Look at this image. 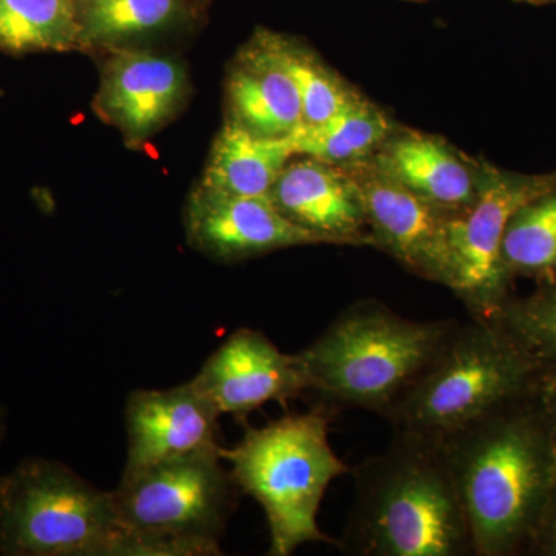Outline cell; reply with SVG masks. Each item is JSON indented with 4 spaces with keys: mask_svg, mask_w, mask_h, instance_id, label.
<instances>
[{
    "mask_svg": "<svg viewBox=\"0 0 556 556\" xmlns=\"http://www.w3.org/2000/svg\"><path fill=\"white\" fill-rule=\"evenodd\" d=\"M2 94H3V91H2V89H0V97H2Z\"/></svg>",
    "mask_w": 556,
    "mask_h": 556,
    "instance_id": "cell-29",
    "label": "cell"
},
{
    "mask_svg": "<svg viewBox=\"0 0 556 556\" xmlns=\"http://www.w3.org/2000/svg\"><path fill=\"white\" fill-rule=\"evenodd\" d=\"M393 130L386 113L358 94L328 119L300 124L288 141L295 156L343 166L375 155Z\"/></svg>",
    "mask_w": 556,
    "mask_h": 556,
    "instance_id": "cell-18",
    "label": "cell"
},
{
    "mask_svg": "<svg viewBox=\"0 0 556 556\" xmlns=\"http://www.w3.org/2000/svg\"><path fill=\"white\" fill-rule=\"evenodd\" d=\"M353 508L339 541L358 556H475L470 527L441 448L394 433L386 452L351 471Z\"/></svg>",
    "mask_w": 556,
    "mask_h": 556,
    "instance_id": "cell-2",
    "label": "cell"
},
{
    "mask_svg": "<svg viewBox=\"0 0 556 556\" xmlns=\"http://www.w3.org/2000/svg\"><path fill=\"white\" fill-rule=\"evenodd\" d=\"M3 433V413L2 409H0V438H2Z\"/></svg>",
    "mask_w": 556,
    "mask_h": 556,
    "instance_id": "cell-27",
    "label": "cell"
},
{
    "mask_svg": "<svg viewBox=\"0 0 556 556\" xmlns=\"http://www.w3.org/2000/svg\"><path fill=\"white\" fill-rule=\"evenodd\" d=\"M527 554L556 556V486Z\"/></svg>",
    "mask_w": 556,
    "mask_h": 556,
    "instance_id": "cell-25",
    "label": "cell"
},
{
    "mask_svg": "<svg viewBox=\"0 0 556 556\" xmlns=\"http://www.w3.org/2000/svg\"><path fill=\"white\" fill-rule=\"evenodd\" d=\"M223 450L124 470L112 492L119 556H214L241 490Z\"/></svg>",
    "mask_w": 556,
    "mask_h": 556,
    "instance_id": "cell-6",
    "label": "cell"
},
{
    "mask_svg": "<svg viewBox=\"0 0 556 556\" xmlns=\"http://www.w3.org/2000/svg\"><path fill=\"white\" fill-rule=\"evenodd\" d=\"M78 0H0V51H83Z\"/></svg>",
    "mask_w": 556,
    "mask_h": 556,
    "instance_id": "cell-21",
    "label": "cell"
},
{
    "mask_svg": "<svg viewBox=\"0 0 556 556\" xmlns=\"http://www.w3.org/2000/svg\"><path fill=\"white\" fill-rule=\"evenodd\" d=\"M334 413L320 402L263 427L247 426L239 444L223 450L241 493L265 511L270 556L292 555L308 543L339 547L317 522L328 486L353 471L329 444Z\"/></svg>",
    "mask_w": 556,
    "mask_h": 556,
    "instance_id": "cell-4",
    "label": "cell"
},
{
    "mask_svg": "<svg viewBox=\"0 0 556 556\" xmlns=\"http://www.w3.org/2000/svg\"><path fill=\"white\" fill-rule=\"evenodd\" d=\"M434 442L466 511L475 556L529 552L556 486V445L535 396Z\"/></svg>",
    "mask_w": 556,
    "mask_h": 556,
    "instance_id": "cell-1",
    "label": "cell"
},
{
    "mask_svg": "<svg viewBox=\"0 0 556 556\" xmlns=\"http://www.w3.org/2000/svg\"><path fill=\"white\" fill-rule=\"evenodd\" d=\"M533 396L556 445V367H544Z\"/></svg>",
    "mask_w": 556,
    "mask_h": 556,
    "instance_id": "cell-24",
    "label": "cell"
},
{
    "mask_svg": "<svg viewBox=\"0 0 556 556\" xmlns=\"http://www.w3.org/2000/svg\"><path fill=\"white\" fill-rule=\"evenodd\" d=\"M219 415L247 417L269 402L287 405L311 390L299 354H287L262 331L237 329L192 379Z\"/></svg>",
    "mask_w": 556,
    "mask_h": 556,
    "instance_id": "cell-10",
    "label": "cell"
},
{
    "mask_svg": "<svg viewBox=\"0 0 556 556\" xmlns=\"http://www.w3.org/2000/svg\"><path fill=\"white\" fill-rule=\"evenodd\" d=\"M342 167L353 178L364 204L372 247L386 251L409 273L450 288L452 215L419 199L380 169L371 156Z\"/></svg>",
    "mask_w": 556,
    "mask_h": 556,
    "instance_id": "cell-9",
    "label": "cell"
},
{
    "mask_svg": "<svg viewBox=\"0 0 556 556\" xmlns=\"http://www.w3.org/2000/svg\"><path fill=\"white\" fill-rule=\"evenodd\" d=\"M544 365L495 318L457 324L386 419L394 433L439 441L535 391Z\"/></svg>",
    "mask_w": 556,
    "mask_h": 556,
    "instance_id": "cell-5",
    "label": "cell"
},
{
    "mask_svg": "<svg viewBox=\"0 0 556 556\" xmlns=\"http://www.w3.org/2000/svg\"><path fill=\"white\" fill-rule=\"evenodd\" d=\"M299 156L289 161L269 190L277 211L320 244H372L353 178L338 164Z\"/></svg>",
    "mask_w": 556,
    "mask_h": 556,
    "instance_id": "cell-14",
    "label": "cell"
},
{
    "mask_svg": "<svg viewBox=\"0 0 556 556\" xmlns=\"http://www.w3.org/2000/svg\"><path fill=\"white\" fill-rule=\"evenodd\" d=\"M78 11L84 49H123L188 16L186 0H78Z\"/></svg>",
    "mask_w": 556,
    "mask_h": 556,
    "instance_id": "cell-20",
    "label": "cell"
},
{
    "mask_svg": "<svg viewBox=\"0 0 556 556\" xmlns=\"http://www.w3.org/2000/svg\"><path fill=\"white\" fill-rule=\"evenodd\" d=\"M229 119L263 138H287L302 124L298 87L257 47L248 43L226 78Z\"/></svg>",
    "mask_w": 556,
    "mask_h": 556,
    "instance_id": "cell-16",
    "label": "cell"
},
{
    "mask_svg": "<svg viewBox=\"0 0 556 556\" xmlns=\"http://www.w3.org/2000/svg\"><path fill=\"white\" fill-rule=\"evenodd\" d=\"M112 492L56 460L31 457L0 478V554L118 556Z\"/></svg>",
    "mask_w": 556,
    "mask_h": 556,
    "instance_id": "cell-7",
    "label": "cell"
},
{
    "mask_svg": "<svg viewBox=\"0 0 556 556\" xmlns=\"http://www.w3.org/2000/svg\"><path fill=\"white\" fill-rule=\"evenodd\" d=\"M189 91L186 68L169 56L119 50L101 70L94 109L126 141L139 144L170 123Z\"/></svg>",
    "mask_w": 556,
    "mask_h": 556,
    "instance_id": "cell-13",
    "label": "cell"
},
{
    "mask_svg": "<svg viewBox=\"0 0 556 556\" xmlns=\"http://www.w3.org/2000/svg\"><path fill=\"white\" fill-rule=\"evenodd\" d=\"M251 43L283 70L298 87L302 100V124L321 123L358 97L357 91L351 90L298 39L260 28Z\"/></svg>",
    "mask_w": 556,
    "mask_h": 556,
    "instance_id": "cell-19",
    "label": "cell"
},
{
    "mask_svg": "<svg viewBox=\"0 0 556 556\" xmlns=\"http://www.w3.org/2000/svg\"><path fill=\"white\" fill-rule=\"evenodd\" d=\"M294 156L288 137H258L228 118L212 144L200 185L229 195H268Z\"/></svg>",
    "mask_w": 556,
    "mask_h": 556,
    "instance_id": "cell-17",
    "label": "cell"
},
{
    "mask_svg": "<svg viewBox=\"0 0 556 556\" xmlns=\"http://www.w3.org/2000/svg\"><path fill=\"white\" fill-rule=\"evenodd\" d=\"M219 417L193 380L167 390L134 391L126 404L124 470L222 450Z\"/></svg>",
    "mask_w": 556,
    "mask_h": 556,
    "instance_id": "cell-12",
    "label": "cell"
},
{
    "mask_svg": "<svg viewBox=\"0 0 556 556\" xmlns=\"http://www.w3.org/2000/svg\"><path fill=\"white\" fill-rule=\"evenodd\" d=\"M419 199L447 215L460 214L477 200L484 164L471 163L444 139L420 131H391L371 156Z\"/></svg>",
    "mask_w": 556,
    "mask_h": 556,
    "instance_id": "cell-15",
    "label": "cell"
},
{
    "mask_svg": "<svg viewBox=\"0 0 556 556\" xmlns=\"http://www.w3.org/2000/svg\"><path fill=\"white\" fill-rule=\"evenodd\" d=\"M555 189L556 174H514L484 164L477 200L448 222V289L471 316L493 318L511 298V280L501 262L504 232L519 207Z\"/></svg>",
    "mask_w": 556,
    "mask_h": 556,
    "instance_id": "cell-8",
    "label": "cell"
},
{
    "mask_svg": "<svg viewBox=\"0 0 556 556\" xmlns=\"http://www.w3.org/2000/svg\"><path fill=\"white\" fill-rule=\"evenodd\" d=\"M408 2H427V0H408Z\"/></svg>",
    "mask_w": 556,
    "mask_h": 556,
    "instance_id": "cell-28",
    "label": "cell"
},
{
    "mask_svg": "<svg viewBox=\"0 0 556 556\" xmlns=\"http://www.w3.org/2000/svg\"><path fill=\"white\" fill-rule=\"evenodd\" d=\"M459 321H417L379 300L353 303L324 334L300 351L309 391L332 409L361 408L387 417L437 358Z\"/></svg>",
    "mask_w": 556,
    "mask_h": 556,
    "instance_id": "cell-3",
    "label": "cell"
},
{
    "mask_svg": "<svg viewBox=\"0 0 556 556\" xmlns=\"http://www.w3.org/2000/svg\"><path fill=\"white\" fill-rule=\"evenodd\" d=\"M518 2L530 3V5H551L556 3V0H518Z\"/></svg>",
    "mask_w": 556,
    "mask_h": 556,
    "instance_id": "cell-26",
    "label": "cell"
},
{
    "mask_svg": "<svg viewBox=\"0 0 556 556\" xmlns=\"http://www.w3.org/2000/svg\"><path fill=\"white\" fill-rule=\"evenodd\" d=\"M493 318L544 367H556V280L508 299Z\"/></svg>",
    "mask_w": 556,
    "mask_h": 556,
    "instance_id": "cell-23",
    "label": "cell"
},
{
    "mask_svg": "<svg viewBox=\"0 0 556 556\" xmlns=\"http://www.w3.org/2000/svg\"><path fill=\"white\" fill-rule=\"evenodd\" d=\"M501 262L510 280H556V189L515 212L504 232Z\"/></svg>",
    "mask_w": 556,
    "mask_h": 556,
    "instance_id": "cell-22",
    "label": "cell"
},
{
    "mask_svg": "<svg viewBox=\"0 0 556 556\" xmlns=\"http://www.w3.org/2000/svg\"><path fill=\"white\" fill-rule=\"evenodd\" d=\"M190 247L218 262H240L294 247L320 244L285 218L268 195H229L199 182L185 208Z\"/></svg>",
    "mask_w": 556,
    "mask_h": 556,
    "instance_id": "cell-11",
    "label": "cell"
}]
</instances>
